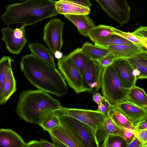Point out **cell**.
<instances>
[{"mask_svg": "<svg viewBox=\"0 0 147 147\" xmlns=\"http://www.w3.org/2000/svg\"><path fill=\"white\" fill-rule=\"evenodd\" d=\"M20 68L30 82L38 89L61 97L68 88L60 71L48 63L32 54L23 56Z\"/></svg>", "mask_w": 147, "mask_h": 147, "instance_id": "1", "label": "cell"}, {"mask_svg": "<svg viewBox=\"0 0 147 147\" xmlns=\"http://www.w3.org/2000/svg\"><path fill=\"white\" fill-rule=\"evenodd\" d=\"M53 0H27L6 6L1 18L7 26L22 24L26 26L36 24L48 18L57 16L55 3Z\"/></svg>", "mask_w": 147, "mask_h": 147, "instance_id": "2", "label": "cell"}, {"mask_svg": "<svg viewBox=\"0 0 147 147\" xmlns=\"http://www.w3.org/2000/svg\"><path fill=\"white\" fill-rule=\"evenodd\" d=\"M59 100L48 92L38 89L22 91L15 109L19 117L28 123L39 125L45 115L59 109Z\"/></svg>", "mask_w": 147, "mask_h": 147, "instance_id": "3", "label": "cell"}, {"mask_svg": "<svg viewBox=\"0 0 147 147\" xmlns=\"http://www.w3.org/2000/svg\"><path fill=\"white\" fill-rule=\"evenodd\" d=\"M103 96L112 106L127 101L129 90L125 89L111 65L104 67L101 80Z\"/></svg>", "mask_w": 147, "mask_h": 147, "instance_id": "4", "label": "cell"}, {"mask_svg": "<svg viewBox=\"0 0 147 147\" xmlns=\"http://www.w3.org/2000/svg\"><path fill=\"white\" fill-rule=\"evenodd\" d=\"M61 123L71 129L78 136L85 147H98L99 144L96 134L92 128L87 124L68 115L58 113Z\"/></svg>", "mask_w": 147, "mask_h": 147, "instance_id": "5", "label": "cell"}, {"mask_svg": "<svg viewBox=\"0 0 147 147\" xmlns=\"http://www.w3.org/2000/svg\"><path fill=\"white\" fill-rule=\"evenodd\" d=\"M57 65L68 85L77 93L86 92L82 77L69 55L58 59Z\"/></svg>", "mask_w": 147, "mask_h": 147, "instance_id": "6", "label": "cell"}, {"mask_svg": "<svg viewBox=\"0 0 147 147\" xmlns=\"http://www.w3.org/2000/svg\"><path fill=\"white\" fill-rule=\"evenodd\" d=\"M56 111L59 113L71 116L87 124L96 134L107 117L106 114L97 110L67 108L61 105Z\"/></svg>", "mask_w": 147, "mask_h": 147, "instance_id": "7", "label": "cell"}, {"mask_svg": "<svg viewBox=\"0 0 147 147\" xmlns=\"http://www.w3.org/2000/svg\"><path fill=\"white\" fill-rule=\"evenodd\" d=\"M95 0L108 16L121 26L128 23L131 9L127 0Z\"/></svg>", "mask_w": 147, "mask_h": 147, "instance_id": "8", "label": "cell"}, {"mask_svg": "<svg viewBox=\"0 0 147 147\" xmlns=\"http://www.w3.org/2000/svg\"><path fill=\"white\" fill-rule=\"evenodd\" d=\"M64 25L60 19L55 18L51 19L44 27L43 41L53 53L61 51L63 46L62 32Z\"/></svg>", "mask_w": 147, "mask_h": 147, "instance_id": "9", "label": "cell"}, {"mask_svg": "<svg viewBox=\"0 0 147 147\" xmlns=\"http://www.w3.org/2000/svg\"><path fill=\"white\" fill-rule=\"evenodd\" d=\"M104 67L98 61L90 60L82 77L83 85L86 91L91 92L94 90L95 93L99 90Z\"/></svg>", "mask_w": 147, "mask_h": 147, "instance_id": "10", "label": "cell"}, {"mask_svg": "<svg viewBox=\"0 0 147 147\" xmlns=\"http://www.w3.org/2000/svg\"><path fill=\"white\" fill-rule=\"evenodd\" d=\"M111 65L125 89L129 90L136 85L134 69L126 59L116 58Z\"/></svg>", "mask_w": 147, "mask_h": 147, "instance_id": "11", "label": "cell"}, {"mask_svg": "<svg viewBox=\"0 0 147 147\" xmlns=\"http://www.w3.org/2000/svg\"><path fill=\"white\" fill-rule=\"evenodd\" d=\"M51 136L68 147H85L78 136L69 127L61 123L48 132Z\"/></svg>", "mask_w": 147, "mask_h": 147, "instance_id": "12", "label": "cell"}, {"mask_svg": "<svg viewBox=\"0 0 147 147\" xmlns=\"http://www.w3.org/2000/svg\"><path fill=\"white\" fill-rule=\"evenodd\" d=\"M14 29L9 27L2 28L1 40L5 43L6 48L10 53L16 55L20 53L28 40L26 37L20 38L14 33Z\"/></svg>", "mask_w": 147, "mask_h": 147, "instance_id": "13", "label": "cell"}, {"mask_svg": "<svg viewBox=\"0 0 147 147\" xmlns=\"http://www.w3.org/2000/svg\"><path fill=\"white\" fill-rule=\"evenodd\" d=\"M113 107L125 115L134 124L143 120L147 116V112L144 108L128 100Z\"/></svg>", "mask_w": 147, "mask_h": 147, "instance_id": "14", "label": "cell"}, {"mask_svg": "<svg viewBox=\"0 0 147 147\" xmlns=\"http://www.w3.org/2000/svg\"><path fill=\"white\" fill-rule=\"evenodd\" d=\"M55 7L58 14H89L90 7H85L67 0L56 1Z\"/></svg>", "mask_w": 147, "mask_h": 147, "instance_id": "15", "label": "cell"}, {"mask_svg": "<svg viewBox=\"0 0 147 147\" xmlns=\"http://www.w3.org/2000/svg\"><path fill=\"white\" fill-rule=\"evenodd\" d=\"M64 16L74 24L79 33L83 36H88L89 31L95 26L93 21L88 14H65Z\"/></svg>", "mask_w": 147, "mask_h": 147, "instance_id": "16", "label": "cell"}, {"mask_svg": "<svg viewBox=\"0 0 147 147\" xmlns=\"http://www.w3.org/2000/svg\"><path fill=\"white\" fill-rule=\"evenodd\" d=\"M26 144L20 136L12 130L0 129L1 147H25Z\"/></svg>", "mask_w": 147, "mask_h": 147, "instance_id": "17", "label": "cell"}, {"mask_svg": "<svg viewBox=\"0 0 147 147\" xmlns=\"http://www.w3.org/2000/svg\"><path fill=\"white\" fill-rule=\"evenodd\" d=\"M105 48L113 54L116 59L129 58L140 53L144 49L134 44L110 45Z\"/></svg>", "mask_w": 147, "mask_h": 147, "instance_id": "18", "label": "cell"}, {"mask_svg": "<svg viewBox=\"0 0 147 147\" xmlns=\"http://www.w3.org/2000/svg\"><path fill=\"white\" fill-rule=\"evenodd\" d=\"M121 131V128L117 126L111 117H107L96 132V136L98 143L99 144L103 142L109 135H118Z\"/></svg>", "mask_w": 147, "mask_h": 147, "instance_id": "19", "label": "cell"}, {"mask_svg": "<svg viewBox=\"0 0 147 147\" xmlns=\"http://www.w3.org/2000/svg\"><path fill=\"white\" fill-rule=\"evenodd\" d=\"M28 47L31 53L55 67L52 52L39 42H29Z\"/></svg>", "mask_w": 147, "mask_h": 147, "instance_id": "20", "label": "cell"}, {"mask_svg": "<svg viewBox=\"0 0 147 147\" xmlns=\"http://www.w3.org/2000/svg\"><path fill=\"white\" fill-rule=\"evenodd\" d=\"M16 89V81L11 68L5 81L2 92L0 93V105L6 103Z\"/></svg>", "mask_w": 147, "mask_h": 147, "instance_id": "21", "label": "cell"}, {"mask_svg": "<svg viewBox=\"0 0 147 147\" xmlns=\"http://www.w3.org/2000/svg\"><path fill=\"white\" fill-rule=\"evenodd\" d=\"M81 48L91 60L95 61H98L110 53L105 48L93 45L87 41L82 45Z\"/></svg>", "mask_w": 147, "mask_h": 147, "instance_id": "22", "label": "cell"}, {"mask_svg": "<svg viewBox=\"0 0 147 147\" xmlns=\"http://www.w3.org/2000/svg\"><path fill=\"white\" fill-rule=\"evenodd\" d=\"M83 77L90 59L82 51L81 48L74 50L69 54Z\"/></svg>", "mask_w": 147, "mask_h": 147, "instance_id": "23", "label": "cell"}, {"mask_svg": "<svg viewBox=\"0 0 147 147\" xmlns=\"http://www.w3.org/2000/svg\"><path fill=\"white\" fill-rule=\"evenodd\" d=\"M107 117H111L119 127L134 129V124L119 111L112 107L107 111Z\"/></svg>", "mask_w": 147, "mask_h": 147, "instance_id": "24", "label": "cell"}, {"mask_svg": "<svg viewBox=\"0 0 147 147\" xmlns=\"http://www.w3.org/2000/svg\"><path fill=\"white\" fill-rule=\"evenodd\" d=\"M127 100L144 108L147 105V94L143 88L135 85L129 90Z\"/></svg>", "mask_w": 147, "mask_h": 147, "instance_id": "25", "label": "cell"}, {"mask_svg": "<svg viewBox=\"0 0 147 147\" xmlns=\"http://www.w3.org/2000/svg\"><path fill=\"white\" fill-rule=\"evenodd\" d=\"M126 59L133 69H136L139 72L138 79H147V59L140 53Z\"/></svg>", "mask_w": 147, "mask_h": 147, "instance_id": "26", "label": "cell"}, {"mask_svg": "<svg viewBox=\"0 0 147 147\" xmlns=\"http://www.w3.org/2000/svg\"><path fill=\"white\" fill-rule=\"evenodd\" d=\"M111 27L101 24L95 25L89 31L88 36L95 43L102 38L115 34Z\"/></svg>", "mask_w": 147, "mask_h": 147, "instance_id": "27", "label": "cell"}, {"mask_svg": "<svg viewBox=\"0 0 147 147\" xmlns=\"http://www.w3.org/2000/svg\"><path fill=\"white\" fill-rule=\"evenodd\" d=\"M94 43L96 45L104 48L112 45H130L134 44L123 37L115 34L102 38Z\"/></svg>", "mask_w": 147, "mask_h": 147, "instance_id": "28", "label": "cell"}, {"mask_svg": "<svg viewBox=\"0 0 147 147\" xmlns=\"http://www.w3.org/2000/svg\"><path fill=\"white\" fill-rule=\"evenodd\" d=\"M60 123L58 115L55 111H54L46 114L39 125L43 130L48 132L58 126Z\"/></svg>", "mask_w": 147, "mask_h": 147, "instance_id": "29", "label": "cell"}, {"mask_svg": "<svg viewBox=\"0 0 147 147\" xmlns=\"http://www.w3.org/2000/svg\"><path fill=\"white\" fill-rule=\"evenodd\" d=\"M11 59L9 56H3L0 60V93L2 92L5 81L11 67Z\"/></svg>", "mask_w": 147, "mask_h": 147, "instance_id": "30", "label": "cell"}, {"mask_svg": "<svg viewBox=\"0 0 147 147\" xmlns=\"http://www.w3.org/2000/svg\"><path fill=\"white\" fill-rule=\"evenodd\" d=\"M127 144L122 136L116 134L110 135L104 140L101 146L103 147H127Z\"/></svg>", "mask_w": 147, "mask_h": 147, "instance_id": "31", "label": "cell"}, {"mask_svg": "<svg viewBox=\"0 0 147 147\" xmlns=\"http://www.w3.org/2000/svg\"><path fill=\"white\" fill-rule=\"evenodd\" d=\"M111 27L114 34L123 37L132 42L134 44L142 48L144 47L140 40L134 35L132 32H125L117 29L112 26H111Z\"/></svg>", "mask_w": 147, "mask_h": 147, "instance_id": "32", "label": "cell"}, {"mask_svg": "<svg viewBox=\"0 0 147 147\" xmlns=\"http://www.w3.org/2000/svg\"><path fill=\"white\" fill-rule=\"evenodd\" d=\"M132 33L140 40L144 47L147 50V26H141Z\"/></svg>", "mask_w": 147, "mask_h": 147, "instance_id": "33", "label": "cell"}, {"mask_svg": "<svg viewBox=\"0 0 147 147\" xmlns=\"http://www.w3.org/2000/svg\"><path fill=\"white\" fill-rule=\"evenodd\" d=\"M130 130L142 142L143 147L144 144L147 141V129L135 130L130 129Z\"/></svg>", "mask_w": 147, "mask_h": 147, "instance_id": "34", "label": "cell"}, {"mask_svg": "<svg viewBox=\"0 0 147 147\" xmlns=\"http://www.w3.org/2000/svg\"><path fill=\"white\" fill-rule=\"evenodd\" d=\"M121 131L118 135L124 138L127 144L133 139L135 135L132 132L130 129L121 128Z\"/></svg>", "mask_w": 147, "mask_h": 147, "instance_id": "35", "label": "cell"}, {"mask_svg": "<svg viewBox=\"0 0 147 147\" xmlns=\"http://www.w3.org/2000/svg\"><path fill=\"white\" fill-rule=\"evenodd\" d=\"M112 107V106L108 100L103 96L101 102L98 105L97 110L106 114L107 111Z\"/></svg>", "mask_w": 147, "mask_h": 147, "instance_id": "36", "label": "cell"}, {"mask_svg": "<svg viewBox=\"0 0 147 147\" xmlns=\"http://www.w3.org/2000/svg\"><path fill=\"white\" fill-rule=\"evenodd\" d=\"M115 59L114 56L110 52L98 61L101 65L105 67L111 65Z\"/></svg>", "mask_w": 147, "mask_h": 147, "instance_id": "37", "label": "cell"}, {"mask_svg": "<svg viewBox=\"0 0 147 147\" xmlns=\"http://www.w3.org/2000/svg\"><path fill=\"white\" fill-rule=\"evenodd\" d=\"M127 147H143L142 142L135 136L132 140L127 144Z\"/></svg>", "mask_w": 147, "mask_h": 147, "instance_id": "38", "label": "cell"}, {"mask_svg": "<svg viewBox=\"0 0 147 147\" xmlns=\"http://www.w3.org/2000/svg\"><path fill=\"white\" fill-rule=\"evenodd\" d=\"M147 129V121H142L134 124L135 130Z\"/></svg>", "mask_w": 147, "mask_h": 147, "instance_id": "39", "label": "cell"}, {"mask_svg": "<svg viewBox=\"0 0 147 147\" xmlns=\"http://www.w3.org/2000/svg\"><path fill=\"white\" fill-rule=\"evenodd\" d=\"M79 4L83 6L90 7L92 5L89 0H67Z\"/></svg>", "mask_w": 147, "mask_h": 147, "instance_id": "40", "label": "cell"}, {"mask_svg": "<svg viewBox=\"0 0 147 147\" xmlns=\"http://www.w3.org/2000/svg\"><path fill=\"white\" fill-rule=\"evenodd\" d=\"M25 147H42L40 141L37 140L29 141L26 143Z\"/></svg>", "mask_w": 147, "mask_h": 147, "instance_id": "41", "label": "cell"}, {"mask_svg": "<svg viewBox=\"0 0 147 147\" xmlns=\"http://www.w3.org/2000/svg\"><path fill=\"white\" fill-rule=\"evenodd\" d=\"M103 96L99 93L96 92L92 95L93 100L98 105H99L102 101Z\"/></svg>", "mask_w": 147, "mask_h": 147, "instance_id": "42", "label": "cell"}, {"mask_svg": "<svg viewBox=\"0 0 147 147\" xmlns=\"http://www.w3.org/2000/svg\"><path fill=\"white\" fill-rule=\"evenodd\" d=\"M51 140L55 147H63L66 146L63 143L52 136H50Z\"/></svg>", "mask_w": 147, "mask_h": 147, "instance_id": "43", "label": "cell"}, {"mask_svg": "<svg viewBox=\"0 0 147 147\" xmlns=\"http://www.w3.org/2000/svg\"><path fill=\"white\" fill-rule=\"evenodd\" d=\"M42 147H55L53 143L45 139H41L40 141Z\"/></svg>", "mask_w": 147, "mask_h": 147, "instance_id": "44", "label": "cell"}, {"mask_svg": "<svg viewBox=\"0 0 147 147\" xmlns=\"http://www.w3.org/2000/svg\"><path fill=\"white\" fill-rule=\"evenodd\" d=\"M54 56L57 59H61L63 56V53L61 51H57L53 53Z\"/></svg>", "mask_w": 147, "mask_h": 147, "instance_id": "45", "label": "cell"}, {"mask_svg": "<svg viewBox=\"0 0 147 147\" xmlns=\"http://www.w3.org/2000/svg\"><path fill=\"white\" fill-rule=\"evenodd\" d=\"M140 53L142 55L147 59V50H146L144 49Z\"/></svg>", "mask_w": 147, "mask_h": 147, "instance_id": "46", "label": "cell"}, {"mask_svg": "<svg viewBox=\"0 0 147 147\" xmlns=\"http://www.w3.org/2000/svg\"><path fill=\"white\" fill-rule=\"evenodd\" d=\"M147 147V141L144 144L143 147Z\"/></svg>", "mask_w": 147, "mask_h": 147, "instance_id": "47", "label": "cell"}, {"mask_svg": "<svg viewBox=\"0 0 147 147\" xmlns=\"http://www.w3.org/2000/svg\"><path fill=\"white\" fill-rule=\"evenodd\" d=\"M144 108L146 111L147 112V105L145 106Z\"/></svg>", "mask_w": 147, "mask_h": 147, "instance_id": "48", "label": "cell"}, {"mask_svg": "<svg viewBox=\"0 0 147 147\" xmlns=\"http://www.w3.org/2000/svg\"><path fill=\"white\" fill-rule=\"evenodd\" d=\"M143 121H147V116L144 119Z\"/></svg>", "mask_w": 147, "mask_h": 147, "instance_id": "49", "label": "cell"}, {"mask_svg": "<svg viewBox=\"0 0 147 147\" xmlns=\"http://www.w3.org/2000/svg\"></svg>", "mask_w": 147, "mask_h": 147, "instance_id": "50", "label": "cell"}]
</instances>
